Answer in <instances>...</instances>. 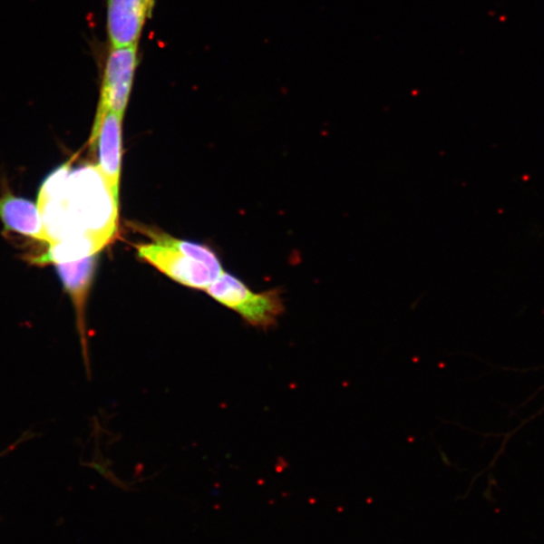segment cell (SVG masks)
<instances>
[{
	"label": "cell",
	"instance_id": "cell-4",
	"mask_svg": "<svg viewBox=\"0 0 544 544\" xmlns=\"http://www.w3.org/2000/svg\"><path fill=\"white\" fill-rule=\"evenodd\" d=\"M139 44L111 48L104 63L97 114L111 111L124 115L139 68Z\"/></svg>",
	"mask_w": 544,
	"mask_h": 544
},
{
	"label": "cell",
	"instance_id": "cell-2",
	"mask_svg": "<svg viewBox=\"0 0 544 544\" xmlns=\"http://www.w3.org/2000/svg\"><path fill=\"white\" fill-rule=\"evenodd\" d=\"M152 242L138 247L139 257L177 283L206 290L224 270L216 254L204 245L152 233Z\"/></svg>",
	"mask_w": 544,
	"mask_h": 544
},
{
	"label": "cell",
	"instance_id": "cell-7",
	"mask_svg": "<svg viewBox=\"0 0 544 544\" xmlns=\"http://www.w3.org/2000/svg\"><path fill=\"white\" fill-rule=\"evenodd\" d=\"M96 256L76 261L56 263L58 276L63 288L70 296L76 313L82 351L86 365L89 364L88 337L86 325V306L91 286L96 269Z\"/></svg>",
	"mask_w": 544,
	"mask_h": 544
},
{
	"label": "cell",
	"instance_id": "cell-1",
	"mask_svg": "<svg viewBox=\"0 0 544 544\" xmlns=\"http://www.w3.org/2000/svg\"><path fill=\"white\" fill-rule=\"evenodd\" d=\"M38 206L58 240L85 236L102 249L117 230L120 197L109 187L97 166L70 171L63 195Z\"/></svg>",
	"mask_w": 544,
	"mask_h": 544
},
{
	"label": "cell",
	"instance_id": "cell-6",
	"mask_svg": "<svg viewBox=\"0 0 544 544\" xmlns=\"http://www.w3.org/2000/svg\"><path fill=\"white\" fill-rule=\"evenodd\" d=\"M122 118L111 111L96 115L91 135L92 148L97 144V167L117 197H120L122 159Z\"/></svg>",
	"mask_w": 544,
	"mask_h": 544
},
{
	"label": "cell",
	"instance_id": "cell-3",
	"mask_svg": "<svg viewBox=\"0 0 544 544\" xmlns=\"http://www.w3.org/2000/svg\"><path fill=\"white\" fill-rule=\"evenodd\" d=\"M215 301L239 314L245 322L261 329L275 326L285 312L283 296L278 289L253 293L241 280L223 274L206 289Z\"/></svg>",
	"mask_w": 544,
	"mask_h": 544
},
{
	"label": "cell",
	"instance_id": "cell-8",
	"mask_svg": "<svg viewBox=\"0 0 544 544\" xmlns=\"http://www.w3.org/2000/svg\"><path fill=\"white\" fill-rule=\"evenodd\" d=\"M0 219L9 231L48 243L39 206L29 199L4 194L0 197Z\"/></svg>",
	"mask_w": 544,
	"mask_h": 544
},
{
	"label": "cell",
	"instance_id": "cell-5",
	"mask_svg": "<svg viewBox=\"0 0 544 544\" xmlns=\"http://www.w3.org/2000/svg\"><path fill=\"white\" fill-rule=\"evenodd\" d=\"M154 0H106V31L111 48L139 44Z\"/></svg>",
	"mask_w": 544,
	"mask_h": 544
}]
</instances>
